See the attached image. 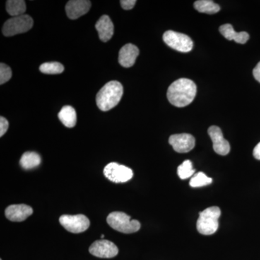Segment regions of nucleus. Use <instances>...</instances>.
Returning <instances> with one entry per match:
<instances>
[{"mask_svg":"<svg viewBox=\"0 0 260 260\" xmlns=\"http://www.w3.org/2000/svg\"><path fill=\"white\" fill-rule=\"evenodd\" d=\"M197 86L192 80L180 78L169 86L167 98L170 104L176 107H185L194 100Z\"/></svg>","mask_w":260,"mask_h":260,"instance_id":"f257e3e1","label":"nucleus"},{"mask_svg":"<svg viewBox=\"0 0 260 260\" xmlns=\"http://www.w3.org/2000/svg\"><path fill=\"white\" fill-rule=\"evenodd\" d=\"M123 92L124 89L119 82H109L97 93L98 107L103 112L111 110L120 102Z\"/></svg>","mask_w":260,"mask_h":260,"instance_id":"f03ea898","label":"nucleus"},{"mask_svg":"<svg viewBox=\"0 0 260 260\" xmlns=\"http://www.w3.org/2000/svg\"><path fill=\"white\" fill-rule=\"evenodd\" d=\"M220 211L218 207L213 206L207 208L200 213V217L197 222L198 232L203 235H212L218 231Z\"/></svg>","mask_w":260,"mask_h":260,"instance_id":"7ed1b4c3","label":"nucleus"},{"mask_svg":"<svg viewBox=\"0 0 260 260\" xmlns=\"http://www.w3.org/2000/svg\"><path fill=\"white\" fill-rule=\"evenodd\" d=\"M107 223L114 230L124 234H133L138 232L140 223L137 220H131V217L122 212H113L107 217Z\"/></svg>","mask_w":260,"mask_h":260,"instance_id":"20e7f679","label":"nucleus"},{"mask_svg":"<svg viewBox=\"0 0 260 260\" xmlns=\"http://www.w3.org/2000/svg\"><path fill=\"white\" fill-rule=\"evenodd\" d=\"M34 25V20L28 15L13 17L8 19L3 25V32L5 37H13L28 31Z\"/></svg>","mask_w":260,"mask_h":260,"instance_id":"39448f33","label":"nucleus"},{"mask_svg":"<svg viewBox=\"0 0 260 260\" xmlns=\"http://www.w3.org/2000/svg\"><path fill=\"white\" fill-rule=\"evenodd\" d=\"M164 42L169 47L180 52H189L193 48L192 40L184 34L168 30L162 36Z\"/></svg>","mask_w":260,"mask_h":260,"instance_id":"423d86ee","label":"nucleus"},{"mask_svg":"<svg viewBox=\"0 0 260 260\" xmlns=\"http://www.w3.org/2000/svg\"><path fill=\"white\" fill-rule=\"evenodd\" d=\"M104 174L109 180L114 183L126 182L133 177L131 169L117 162H110L106 166Z\"/></svg>","mask_w":260,"mask_h":260,"instance_id":"0eeeda50","label":"nucleus"},{"mask_svg":"<svg viewBox=\"0 0 260 260\" xmlns=\"http://www.w3.org/2000/svg\"><path fill=\"white\" fill-rule=\"evenodd\" d=\"M59 223L68 232L79 234L85 232L90 226V220L85 215H63L59 218Z\"/></svg>","mask_w":260,"mask_h":260,"instance_id":"6e6552de","label":"nucleus"},{"mask_svg":"<svg viewBox=\"0 0 260 260\" xmlns=\"http://www.w3.org/2000/svg\"><path fill=\"white\" fill-rule=\"evenodd\" d=\"M89 251L97 257L113 258L117 255L119 249L114 243L102 239L93 243L89 248Z\"/></svg>","mask_w":260,"mask_h":260,"instance_id":"1a4fd4ad","label":"nucleus"},{"mask_svg":"<svg viewBox=\"0 0 260 260\" xmlns=\"http://www.w3.org/2000/svg\"><path fill=\"white\" fill-rule=\"evenodd\" d=\"M169 142L174 150L179 153H188L195 146L194 137L186 133L173 135L169 138Z\"/></svg>","mask_w":260,"mask_h":260,"instance_id":"9d476101","label":"nucleus"},{"mask_svg":"<svg viewBox=\"0 0 260 260\" xmlns=\"http://www.w3.org/2000/svg\"><path fill=\"white\" fill-rule=\"evenodd\" d=\"M208 135L213 143V149L215 153L220 155H226L231 150L230 144L224 138L220 127L211 126L208 129Z\"/></svg>","mask_w":260,"mask_h":260,"instance_id":"9b49d317","label":"nucleus"},{"mask_svg":"<svg viewBox=\"0 0 260 260\" xmlns=\"http://www.w3.org/2000/svg\"><path fill=\"white\" fill-rule=\"evenodd\" d=\"M91 3L88 0H70L65 7L68 18L72 20L79 18L90 10Z\"/></svg>","mask_w":260,"mask_h":260,"instance_id":"f8f14e48","label":"nucleus"},{"mask_svg":"<svg viewBox=\"0 0 260 260\" xmlns=\"http://www.w3.org/2000/svg\"><path fill=\"white\" fill-rule=\"evenodd\" d=\"M32 213L34 210L28 205H12L5 210V216L11 221L21 222L26 220Z\"/></svg>","mask_w":260,"mask_h":260,"instance_id":"ddd939ff","label":"nucleus"},{"mask_svg":"<svg viewBox=\"0 0 260 260\" xmlns=\"http://www.w3.org/2000/svg\"><path fill=\"white\" fill-rule=\"evenodd\" d=\"M139 55V49L136 46L127 44L121 48L119 53V62L124 68H131L135 64Z\"/></svg>","mask_w":260,"mask_h":260,"instance_id":"4468645a","label":"nucleus"},{"mask_svg":"<svg viewBox=\"0 0 260 260\" xmlns=\"http://www.w3.org/2000/svg\"><path fill=\"white\" fill-rule=\"evenodd\" d=\"M99 39L103 42H107L114 35V24L108 15H103L95 24Z\"/></svg>","mask_w":260,"mask_h":260,"instance_id":"2eb2a0df","label":"nucleus"},{"mask_svg":"<svg viewBox=\"0 0 260 260\" xmlns=\"http://www.w3.org/2000/svg\"><path fill=\"white\" fill-rule=\"evenodd\" d=\"M219 30H220V34L228 40L235 41L238 44H244L249 39V35L248 32L245 31L236 32L231 24H224L220 27Z\"/></svg>","mask_w":260,"mask_h":260,"instance_id":"dca6fc26","label":"nucleus"},{"mask_svg":"<svg viewBox=\"0 0 260 260\" xmlns=\"http://www.w3.org/2000/svg\"><path fill=\"white\" fill-rule=\"evenodd\" d=\"M59 120L67 127H74L77 122V114L75 109L70 106H65L61 109L59 114Z\"/></svg>","mask_w":260,"mask_h":260,"instance_id":"f3484780","label":"nucleus"},{"mask_svg":"<svg viewBox=\"0 0 260 260\" xmlns=\"http://www.w3.org/2000/svg\"><path fill=\"white\" fill-rule=\"evenodd\" d=\"M41 162H42V158L40 155L35 152H25L22 155L20 160V166L26 170L39 167Z\"/></svg>","mask_w":260,"mask_h":260,"instance_id":"a211bd4d","label":"nucleus"},{"mask_svg":"<svg viewBox=\"0 0 260 260\" xmlns=\"http://www.w3.org/2000/svg\"><path fill=\"white\" fill-rule=\"evenodd\" d=\"M6 10L11 16H20L25 14L26 4L23 0H8L6 3Z\"/></svg>","mask_w":260,"mask_h":260,"instance_id":"6ab92c4d","label":"nucleus"},{"mask_svg":"<svg viewBox=\"0 0 260 260\" xmlns=\"http://www.w3.org/2000/svg\"><path fill=\"white\" fill-rule=\"evenodd\" d=\"M195 9L202 13L206 14H215L220 11V8L218 5L215 4L210 0H198L194 3Z\"/></svg>","mask_w":260,"mask_h":260,"instance_id":"aec40b11","label":"nucleus"},{"mask_svg":"<svg viewBox=\"0 0 260 260\" xmlns=\"http://www.w3.org/2000/svg\"><path fill=\"white\" fill-rule=\"evenodd\" d=\"M39 70L44 74H61L64 71V68L59 62H46L41 65Z\"/></svg>","mask_w":260,"mask_h":260,"instance_id":"412c9836","label":"nucleus"},{"mask_svg":"<svg viewBox=\"0 0 260 260\" xmlns=\"http://www.w3.org/2000/svg\"><path fill=\"white\" fill-rule=\"evenodd\" d=\"M212 181L213 179L205 175L204 173L198 172L191 177L189 181V185L191 187H202V186L209 185Z\"/></svg>","mask_w":260,"mask_h":260,"instance_id":"4be33fe9","label":"nucleus"},{"mask_svg":"<svg viewBox=\"0 0 260 260\" xmlns=\"http://www.w3.org/2000/svg\"><path fill=\"white\" fill-rule=\"evenodd\" d=\"M195 170L189 160H186L177 169V174L181 179H186L194 175Z\"/></svg>","mask_w":260,"mask_h":260,"instance_id":"5701e85b","label":"nucleus"},{"mask_svg":"<svg viewBox=\"0 0 260 260\" xmlns=\"http://www.w3.org/2000/svg\"><path fill=\"white\" fill-rule=\"evenodd\" d=\"M12 70L8 65L1 63L0 64V84H3L9 81L12 78Z\"/></svg>","mask_w":260,"mask_h":260,"instance_id":"b1692460","label":"nucleus"},{"mask_svg":"<svg viewBox=\"0 0 260 260\" xmlns=\"http://www.w3.org/2000/svg\"><path fill=\"white\" fill-rule=\"evenodd\" d=\"M8 127H9V122L5 117L1 116L0 117V137H3L6 133Z\"/></svg>","mask_w":260,"mask_h":260,"instance_id":"393cba45","label":"nucleus"},{"mask_svg":"<svg viewBox=\"0 0 260 260\" xmlns=\"http://www.w3.org/2000/svg\"><path fill=\"white\" fill-rule=\"evenodd\" d=\"M137 1L135 0H121V6L124 10H129L134 8Z\"/></svg>","mask_w":260,"mask_h":260,"instance_id":"a878e982","label":"nucleus"},{"mask_svg":"<svg viewBox=\"0 0 260 260\" xmlns=\"http://www.w3.org/2000/svg\"><path fill=\"white\" fill-rule=\"evenodd\" d=\"M253 75H254V78L260 83V61L253 70Z\"/></svg>","mask_w":260,"mask_h":260,"instance_id":"bb28decb","label":"nucleus"},{"mask_svg":"<svg viewBox=\"0 0 260 260\" xmlns=\"http://www.w3.org/2000/svg\"><path fill=\"white\" fill-rule=\"evenodd\" d=\"M253 155H254V158L257 159V160H260V143H258L254 148Z\"/></svg>","mask_w":260,"mask_h":260,"instance_id":"cd10ccee","label":"nucleus"},{"mask_svg":"<svg viewBox=\"0 0 260 260\" xmlns=\"http://www.w3.org/2000/svg\"><path fill=\"white\" fill-rule=\"evenodd\" d=\"M102 237V239H104V234H102V237Z\"/></svg>","mask_w":260,"mask_h":260,"instance_id":"c85d7f7f","label":"nucleus"},{"mask_svg":"<svg viewBox=\"0 0 260 260\" xmlns=\"http://www.w3.org/2000/svg\"><path fill=\"white\" fill-rule=\"evenodd\" d=\"M0 260H2V259H0Z\"/></svg>","mask_w":260,"mask_h":260,"instance_id":"c756f323","label":"nucleus"}]
</instances>
